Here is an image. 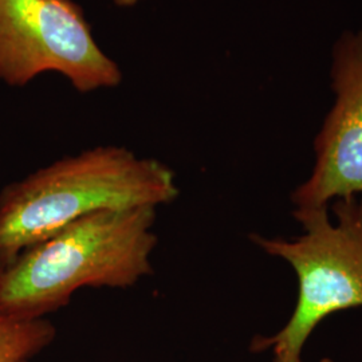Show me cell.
Segmentation results:
<instances>
[{"label":"cell","mask_w":362,"mask_h":362,"mask_svg":"<svg viewBox=\"0 0 362 362\" xmlns=\"http://www.w3.org/2000/svg\"><path fill=\"white\" fill-rule=\"evenodd\" d=\"M333 78L336 104L317 137L313 173L291 196L296 209L350 197L362 206V34L338 45Z\"/></svg>","instance_id":"cell-5"},{"label":"cell","mask_w":362,"mask_h":362,"mask_svg":"<svg viewBox=\"0 0 362 362\" xmlns=\"http://www.w3.org/2000/svg\"><path fill=\"white\" fill-rule=\"evenodd\" d=\"M321 362H333L332 361V360H330V358H324V360H322V361Z\"/></svg>","instance_id":"cell-8"},{"label":"cell","mask_w":362,"mask_h":362,"mask_svg":"<svg viewBox=\"0 0 362 362\" xmlns=\"http://www.w3.org/2000/svg\"><path fill=\"white\" fill-rule=\"evenodd\" d=\"M157 208L76 220L0 269V313L21 321L62 309L82 287L128 288L153 274Z\"/></svg>","instance_id":"cell-1"},{"label":"cell","mask_w":362,"mask_h":362,"mask_svg":"<svg viewBox=\"0 0 362 362\" xmlns=\"http://www.w3.org/2000/svg\"><path fill=\"white\" fill-rule=\"evenodd\" d=\"M113 1L119 7H132V6H136L137 3H140L141 0H113Z\"/></svg>","instance_id":"cell-7"},{"label":"cell","mask_w":362,"mask_h":362,"mask_svg":"<svg viewBox=\"0 0 362 362\" xmlns=\"http://www.w3.org/2000/svg\"><path fill=\"white\" fill-rule=\"evenodd\" d=\"M55 336V326L46 318L21 321L0 313V362H28Z\"/></svg>","instance_id":"cell-6"},{"label":"cell","mask_w":362,"mask_h":362,"mask_svg":"<svg viewBox=\"0 0 362 362\" xmlns=\"http://www.w3.org/2000/svg\"><path fill=\"white\" fill-rule=\"evenodd\" d=\"M180 194L164 163L107 145L61 158L0 194V269L70 223L104 209L158 208Z\"/></svg>","instance_id":"cell-2"},{"label":"cell","mask_w":362,"mask_h":362,"mask_svg":"<svg viewBox=\"0 0 362 362\" xmlns=\"http://www.w3.org/2000/svg\"><path fill=\"white\" fill-rule=\"evenodd\" d=\"M46 71L81 93L116 88L122 79L74 0H0V79L25 86Z\"/></svg>","instance_id":"cell-4"},{"label":"cell","mask_w":362,"mask_h":362,"mask_svg":"<svg viewBox=\"0 0 362 362\" xmlns=\"http://www.w3.org/2000/svg\"><path fill=\"white\" fill-rule=\"evenodd\" d=\"M337 223L327 208L296 209L305 233L294 240L251 235L272 257L290 263L298 298L290 320L272 336L254 337V353L272 349L274 362H302V350L327 317L362 306V206L356 197L334 200Z\"/></svg>","instance_id":"cell-3"}]
</instances>
